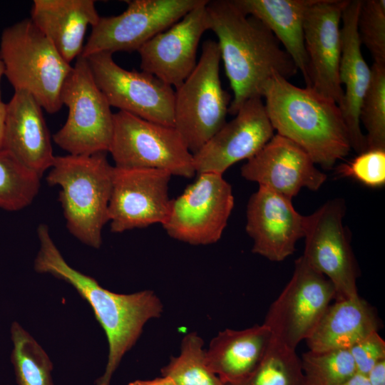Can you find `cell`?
I'll use <instances>...</instances> for the list:
<instances>
[{
  "mask_svg": "<svg viewBox=\"0 0 385 385\" xmlns=\"http://www.w3.org/2000/svg\"><path fill=\"white\" fill-rule=\"evenodd\" d=\"M361 0H349L342 15V51L339 68L340 83L344 86L339 106L345 121L351 147L360 153L366 150L365 135L361 129L359 111L370 82L371 67L361 52L357 21Z\"/></svg>",
  "mask_w": 385,
  "mask_h": 385,
  "instance_id": "ffe728a7",
  "label": "cell"
},
{
  "mask_svg": "<svg viewBox=\"0 0 385 385\" xmlns=\"http://www.w3.org/2000/svg\"><path fill=\"white\" fill-rule=\"evenodd\" d=\"M4 76L14 91L30 93L49 113L62 107L61 93L72 70L31 19L4 29L0 41Z\"/></svg>",
  "mask_w": 385,
  "mask_h": 385,
  "instance_id": "5b68a950",
  "label": "cell"
},
{
  "mask_svg": "<svg viewBox=\"0 0 385 385\" xmlns=\"http://www.w3.org/2000/svg\"><path fill=\"white\" fill-rule=\"evenodd\" d=\"M61 101L68 109L64 125L53 136L70 155L108 152L113 131V113L97 86L87 58L79 56L68 76Z\"/></svg>",
  "mask_w": 385,
  "mask_h": 385,
  "instance_id": "52a82bcc",
  "label": "cell"
},
{
  "mask_svg": "<svg viewBox=\"0 0 385 385\" xmlns=\"http://www.w3.org/2000/svg\"><path fill=\"white\" fill-rule=\"evenodd\" d=\"M4 72H5L4 65L3 62H2V61L0 59V83H1V79L2 76L4 75ZM0 101H1V87H0Z\"/></svg>",
  "mask_w": 385,
  "mask_h": 385,
  "instance_id": "f35d334b",
  "label": "cell"
},
{
  "mask_svg": "<svg viewBox=\"0 0 385 385\" xmlns=\"http://www.w3.org/2000/svg\"><path fill=\"white\" fill-rule=\"evenodd\" d=\"M366 376L370 385H385V359L377 362Z\"/></svg>",
  "mask_w": 385,
  "mask_h": 385,
  "instance_id": "e575fe53",
  "label": "cell"
},
{
  "mask_svg": "<svg viewBox=\"0 0 385 385\" xmlns=\"http://www.w3.org/2000/svg\"><path fill=\"white\" fill-rule=\"evenodd\" d=\"M31 14L34 24L69 63L81 54L87 27L101 17L93 0H34Z\"/></svg>",
  "mask_w": 385,
  "mask_h": 385,
  "instance_id": "7402d4cb",
  "label": "cell"
},
{
  "mask_svg": "<svg viewBox=\"0 0 385 385\" xmlns=\"http://www.w3.org/2000/svg\"><path fill=\"white\" fill-rule=\"evenodd\" d=\"M220 61L217 41H205L195 68L175 91L173 127L192 155L226 123L231 96L222 87Z\"/></svg>",
  "mask_w": 385,
  "mask_h": 385,
  "instance_id": "8992f818",
  "label": "cell"
},
{
  "mask_svg": "<svg viewBox=\"0 0 385 385\" xmlns=\"http://www.w3.org/2000/svg\"><path fill=\"white\" fill-rule=\"evenodd\" d=\"M246 14L260 20L272 32L292 58L304 81L307 56L304 22L309 9L317 0H233Z\"/></svg>",
  "mask_w": 385,
  "mask_h": 385,
  "instance_id": "d4e9b609",
  "label": "cell"
},
{
  "mask_svg": "<svg viewBox=\"0 0 385 385\" xmlns=\"http://www.w3.org/2000/svg\"><path fill=\"white\" fill-rule=\"evenodd\" d=\"M335 297L332 283L301 256L295 261L290 280L270 307L264 324L270 328L274 340L296 350L313 332Z\"/></svg>",
  "mask_w": 385,
  "mask_h": 385,
  "instance_id": "30bf717a",
  "label": "cell"
},
{
  "mask_svg": "<svg viewBox=\"0 0 385 385\" xmlns=\"http://www.w3.org/2000/svg\"><path fill=\"white\" fill-rule=\"evenodd\" d=\"M172 175L152 168H119L113 165L108 219L113 232H123L153 224L163 225L171 199L168 184Z\"/></svg>",
  "mask_w": 385,
  "mask_h": 385,
  "instance_id": "5bb4252c",
  "label": "cell"
},
{
  "mask_svg": "<svg viewBox=\"0 0 385 385\" xmlns=\"http://www.w3.org/2000/svg\"><path fill=\"white\" fill-rule=\"evenodd\" d=\"M226 385H305V380L296 350L272 338L256 369L239 383Z\"/></svg>",
  "mask_w": 385,
  "mask_h": 385,
  "instance_id": "83f0119b",
  "label": "cell"
},
{
  "mask_svg": "<svg viewBox=\"0 0 385 385\" xmlns=\"http://www.w3.org/2000/svg\"><path fill=\"white\" fill-rule=\"evenodd\" d=\"M369 84L363 98L359 120L366 130V150H385V64L371 66Z\"/></svg>",
  "mask_w": 385,
  "mask_h": 385,
  "instance_id": "4dcf8cb0",
  "label": "cell"
},
{
  "mask_svg": "<svg viewBox=\"0 0 385 385\" xmlns=\"http://www.w3.org/2000/svg\"><path fill=\"white\" fill-rule=\"evenodd\" d=\"M205 9L208 30L218 38L233 91L229 113L235 115L250 98H262L264 86L273 76L289 80L297 74L296 65L270 29L233 0H208Z\"/></svg>",
  "mask_w": 385,
  "mask_h": 385,
  "instance_id": "6da1fadb",
  "label": "cell"
},
{
  "mask_svg": "<svg viewBox=\"0 0 385 385\" xmlns=\"http://www.w3.org/2000/svg\"><path fill=\"white\" fill-rule=\"evenodd\" d=\"M7 103L0 101V150H4Z\"/></svg>",
  "mask_w": 385,
  "mask_h": 385,
  "instance_id": "8d00e7d4",
  "label": "cell"
},
{
  "mask_svg": "<svg viewBox=\"0 0 385 385\" xmlns=\"http://www.w3.org/2000/svg\"><path fill=\"white\" fill-rule=\"evenodd\" d=\"M341 385H370L365 375L356 373Z\"/></svg>",
  "mask_w": 385,
  "mask_h": 385,
  "instance_id": "74e56055",
  "label": "cell"
},
{
  "mask_svg": "<svg viewBox=\"0 0 385 385\" xmlns=\"http://www.w3.org/2000/svg\"><path fill=\"white\" fill-rule=\"evenodd\" d=\"M40 178L7 150H0V208L18 211L29 206L39 191Z\"/></svg>",
  "mask_w": 385,
  "mask_h": 385,
  "instance_id": "f1b7e54d",
  "label": "cell"
},
{
  "mask_svg": "<svg viewBox=\"0 0 385 385\" xmlns=\"http://www.w3.org/2000/svg\"><path fill=\"white\" fill-rule=\"evenodd\" d=\"M113 168L106 153L55 156L46 178L60 188L58 199L69 232L83 244L99 248L109 222Z\"/></svg>",
  "mask_w": 385,
  "mask_h": 385,
  "instance_id": "277c9868",
  "label": "cell"
},
{
  "mask_svg": "<svg viewBox=\"0 0 385 385\" xmlns=\"http://www.w3.org/2000/svg\"><path fill=\"white\" fill-rule=\"evenodd\" d=\"M4 150L40 178L53 165L55 156L42 108L26 91H14L7 103Z\"/></svg>",
  "mask_w": 385,
  "mask_h": 385,
  "instance_id": "44dd1931",
  "label": "cell"
},
{
  "mask_svg": "<svg viewBox=\"0 0 385 385\" xmlns=\"http://www.w3.org/2000/svg\"><path fill=\"white\" fill-rule=\"evenodd\" d=\"M37 235L40 248L34 262L36 271L49 273L71 284L90 304L106 334L109 345L108 362L104 374L96 384L110 385L123 356L135 344L145 323L161 315L163 304L152 290L123 294L104 289L95 279L68 265L46 225H38Z\"/></svg>",
  "mask_w": 385,
  "mask_h": 385,
  "instance_id": "7a4b0ae2",
  "label": "cell"
},
{
  "mask_svg": "<svg viewBox=\"0 0 385 385\" xmlns=\"http://www.w3.org/2000/svg\"><path fill=\"white\" fill-rule=\"evenodd\" d=\"M204 0H130L117 16L100 17L80 56L138 51Z\"/></svg>",
  "mask_w": 385,
  "mask_h": 385,
  "instance_id": "8fae6325",
  "label": "cell"
},
{
  "mask_svg": "<svg viewBox=\"0 0 385 385\" xmlns=\"http://www.w3.org/2000/svg\"><path fill=\"white\" fill-rule=\"evenodd\" d=\"M272 340L265 324L220 332L205 350L209 368L226 384H235L247 378L259 365Z\"/></svg>",
  "mask_w": 385,
  "mask_h": 385,
  "instance_id": "603a6c76",
  "label": "cell"
},
{
  "mask_svg": "<svg viewBox=\"0 0 385 385\" xmlns=\"http://www.w3.org/2000/svg\"><path fill=\"white\" fill-rule=\"evenodd\" d=\"M108 152L119 168L159 169L187 178L196 173L192 154L174 127L123 111L113 113Z\"/></svg>",
  "mask_w": 385,
  "mask_h": 385,
  "instance_id": "ba28073f",
  "label": "cell"
},
{
  "mask_svg": "<svg viewBox=\"0 0 385 385\" xmlns=\"http://www.w3.org/2000/svg\"><path fill=\"white\" fill-rule=\"evenodd\" d=\"M349 351L356 373L366 376L377 362L385 359V342L375 331L351 346Z\"/></svg>",
  "mask_w": 385,
  "mask_h": 385,
  "instance_id": "836d02e7",
  "label": "cell"
},
{
  "mask_svg": "<svg viewBox=\"0 0 385 385\" xmlns=\"http://www.w3.org/2000/svg\"><path fill=\"white\" fill-rule=\"evenodd\" d=\"M345 205L342 199L329 200L305 215V247L302 257L333 284L334 300L359 297L354 255L343 225Z\"/></svg>",
  "mask_w": 385,
  "mask_h": 385,
  "instance_id": "7c38bea8",
  "label": "cell"
},
{
  "mask_svg": "<svg viewBox=\"0 0 385 385\" xmlns=\"http://www.w3.org/2000/svg\"><path fill=\"white\" fill-rule=\"evenodd\" d=\"M203 344L196 332L186 334L180 354L161 369L162 376L170 377L176 385H225L207 366Z\"/></svg>",
  "mask_w": 385,
  "mask_h": 385,
  "instance_id": "484cf974",
  "label": "cell"
},
{
  "mask_svg": "<svg viewBox=\"0 0 385 385\" xmlns=\"http://www.w3.org/2000/svg\"><path fill=\"white\" fill-rule=\"evenodd\" d=\"M262 98L277 134L304 149L315 164L331 169L351 149L339 105L311 88H300L274 75L264 86Z\"/></svg>",
  "mask_w": 385,
  "mask_h": 385,
  "instance_id": "3957f363",
  "label": "cell"
},
{
  "mask_svg": "<svg viewBox=\"0 0 385 385\" xmlns=\"http://www.w3.org/2000/svg\"><path fill=\"white\" fill-rule=\"evenodd\" d=\"M349 0H317L304 22L307 56L306 87L333 100L339 106L344 89L339 77L342 51L341 21Z\"/></svg>",
  "mask_w": 385,
  "mask_h": 385,
  "instance_id": "9a60e30c",
  "label": "cell"
},
{
  "mask_svg": "<svg viewBox=\"0 0 385 385\" xmlns=\"http://www.w3.org/2000/svg\"><path fill=\"white\" fill-rule=\"evenodd\" d=\"M195 181L171 200L162 225L172 238L192 245L217 242L222 237L233 210L232 189L222 175L197 174Z\"/></svg>",
  "mask_w": 385,
  "mask_h": 385,
  "instance_id": "9c48e42d",
  "label": "cell"
},
{
  "mask_svg": "<svg viewBox=\"0 0 385 385\" xmlns=\"http://www.w3.org/2000/svg\"><path fill=\"white\" fill-rule=\"evenodd\" d=\"M374 309L360 297L335 300L306 339L310 351L349 349L357 342L377 331Z\"/></svg>",
  "mask_w": 385,
  "mask_h": 385,
  "instance_id": "cb8c5ba5",
  "label": "cell"
},
{
  "mask_svg": "<svg viewBox=\"0 0 385 385\" xmlns=\"http://www.w3.org/2000/svg\"><path fill=\"white\" fill-rule=\"evenodd\" d=\"M357 28L374 63L385 64V0H361Z\"/></svg>",
  "mask_w": 385,
  "mask_h": 385,
  "instance_id": "1f68e13d",
  "label": "cell"
},
{
  "mask_svg": "<svg viewBox=\"0 0 385 385\" xmlns=\"http://www.w3.org/2000/svg\"><path fill=\"white\" fill-rule=\"evenodd\" d=\"M246 215L252 252L270 261L281 262L292 255L304 237L305 215L295 210L292 200L267 188L259 186L250 196Z\"/></svg>",
  "mask_w": 385,
  "mask_h": 385,
  "instance_id": "d6986e66",
  "label": "cell"
},
{
  "mask_svg": "<svg viewBox=\"0 0 385 385\" xmlns=\"http://www.w3.org/2000/svg\"><path fill=\"white\" fill-rule=\"evenodd\" d=\"M300 360L305 385H341L356 373L349 349L309 350Z\"/></svg>",
  "mask_w": 385,
  "mask_h": 385,
  "instance_id": "f546056e",
  "label": "cell"
},
{
  "mask_svg": "<svg viewBox=\"0 0 385 385\" xmlns=\"http://www.w3.org/2000/svg\"><path fill=\"white\" fill-rule=\"evenodd\" d=\"M204 1L166 30L155 35L138 51L141 71L178 87L197 64L202 35L208 30Z\"/></svg>",
  "mask_w": 385,
  "mask_h": 385,
  "instance_id": "e0dca14e",
  "label": "cell"
},
{
  "mask_svg": "<svg viewBox=\"0 0 385 385\" xmlns=\"http://www.w3.org/2000/svg\"><path fill=\"white\" fill-rule=\"evenodd\" d=\"M241 175L290 200L303 188L317 190L327 180L304 149L277 133L242 166Z\"/></svg>",
  "mask_w": 385,
  "mask_h": 385,
  "instance_id": "ac0fdd59",
  "label": "cell"
},
{
  "mask_svg": "<svg viewBox=\"0 0 385 385\" xmlns=\"http://www.w3.org/2000/svg\"><path fill=\"white\" fill-rule=\"evenodd\" d=\"M235 115L192 155L197 174L222 175L236 163L254 156L274 136L262 98L247 100Z\"/></svg>",
  "mask_w": 385,
  "mask_h": 385,
  "instance_id": "2e32d148",
  "label": "cell"
},
{
  "mask_svg": "<svg viewBox=\"0 0 385 385\" xmlns=\"http://www.w3.org/2000/svg\"><path fill=\"white\" fill-rule=\"evenodd\" d=\"M11 361L19 385H53L52 363L42 347L17 322L11 329Z\"/></svg>",
  "mask_w": 385,
  "mask_h": 385,
  "instance_id": "4316f807",
  "label": "cell"
},
{
  "mask_svg": "<svg viewBox=\"0 0 385 385\" xmlns=\"http://www.w3.org/2000/svg\"><path fill=\"white\" fill-rule=\"evenodd\" d=\"M93 78L110 106L156 123L174 126L173 87L156 76L128 71L113 54L98 53L87 58Z\"/></svg>",
  "mask_w": 385,
  "mask_h": 385,
  "instance_id": "4fadbf2b",
  "label": "cell"
},
{
  "mask_svg": "<svg viewBox=\"0 0 385 385\" xmlns=\"http://www.w3.org/2000/svg\"><path fill=\"white\" fill-rule=\"evenodd\" d=\"M128 385H176L174 381L168 376L157 377L151 380H135Z\"/></svg>",
  "mask_w": 385,
  "mask_h": 385,
  "instance_id": "d590c367",
  "label": "cell"
},
{
  "mask_svg": "<svg viewBox=\"0 0 385 385\" xmlns=\"http://www.w3.org/2000/svg\"><path fill=\"white\" fill-rule=\"evenodd\" d=\"M337 173L351 178L370 188H380L385 184V150L371 149L346 163L339 165Z\"/></svg>",
  "mask_w": 385,
  "mask_h": 385,
  "instance_id": "d6a6232c",
  "label": "cell"
}]
</instances>
